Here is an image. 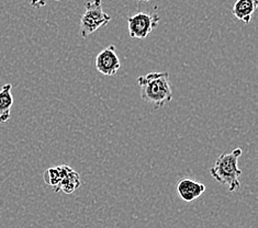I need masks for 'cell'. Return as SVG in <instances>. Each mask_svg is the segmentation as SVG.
<instances>
[{
  "instance_id": "9",
  "label": "cell",
  "mask_w": 258,
  "mask_h": 228,
  "mask_svg": "<svg viewBox=\"0 0 258 228\" xmlns=\"http://www.w3.org/2000/svg\"><path fill=\"white\" fill-rule=\"evenodd\" d=\"M82 186V180L81 176H79L78 172H76L74 169L71 168V170L67 172V175L63 178L62 182L59 183L57 189L54 191V192H59V191H63L65 194H72L75 192L77 189L81 188Z\"/></svg>"
},
{
  "instance_id": "4",
  "label": "cell",
  "mask_w": 258,
  "mask_h": 228,
  "mask_svg": "<svg viewBox=\"0 0 258 228\" xmlns=\"http://www.w3.org/2000/svg\"><path fill=\"white\" fill-rule=\"evenodd\" d=\"M159 21L157 14L138 12L127 18L128 34L132 39H145L158 27Z\"/></svg>"
},
{
  "instance_id": "7",
  "label": "cell",
  "mask_w": 258,
  "mask_h": 228,
  "mask_svg": "<svg viewBox=\"0 0 258 228\" xmlns=\"http://www.w3.org/2000/svg\"><path fill=\"white\" fill-rule=\"evenodd\" d=\"M258 0H236L232 8V14L237 20L248 24L257 9Z\"/></svg>"
},
{
  "instance_id": "8",
  "label": "cell",
  "mask_w": 258,
  "mask_h": 228,
  "mask_svg": "<svg viewBox=\"0 0 258 228\" xmlns=\"http://www.w3.org/2000/svg\"><path fill=\"white\" fill-rule=\"evenodd\" d=\"M11 89V84H6L0 89V124H5L11 118V108L14 104Z\"/></svg>"
},
{
  "instance_id": "12",
  "label": "cell",
  "mask_w": 258,
  "mask_h": 228,
  "mask_svg": "<svg viewBox=\"0 0 258 228\" xmlns=\"http://www.w3.org/2000/svg\"><path fill=\"white\" fill-rule=\"evenodd\" d=\"M138 2H145V3H147V2H150V0H138Z\"/></svg>"
},
{
  "instance_id": "11",
  "label": "cell",
  "mask_w": 258,
  "mask_h": 228,
  "mask_svg": "<svg viewBox=\"0 0 258 228\" xmlns=\"http://www.w3.org/2000/svg\"><path fill=\"white\" fill-rule=\"evenodd\" d=\"M30 3L34 8H42L46 5V0H30Z\"/></svg>"
},
{
  "instance_id": "5",
  "label": "cell",
  "mask_w": 258,
  "mask_h": 228,
  "mask_svg": "<svg viewBox=\"0 0 258 228\" xmlns=\"http://www.w3.org/2000/svg\"><path fill=\"white\" fill-rule=\"evenodd\" d=\"M96 68L103 76L112 77L114 76L121 67L120 58L116 53L114 45H109L97 55L96 57Z\"/></svg>"
},
{
  "instance_id": "13",
  "label": "cell",
  "mask_w": 258,
  "mask_h": 228,
  "mask_svg": "<svg viewBox=\"0 0 258 228\" xmlns=\"http://www.w3.org/2000/svg\"><path fill=\"white\" fill-rule=\"evenodd\" d=\"M54 2H60V0H54Z\"/></svg>"
},
{
  "instance_id": "3",
  "label": "cell",
  "mask_w": 258,
  "mask_h": 228,
  "mask_svg": "<svg viewBox=\"0 0 258 228\" xmlns=\"http://www.w3.org/2000/svg\"><path fill=\"white\" fill-rule=\"evenodd\" d=\"M111 20V17L107 15L102 9L101 0H89L86 4L84 15L81 18V36L87 39L97 30L104 27Z\"/></svg>"
},
{
  "instance_id": "10",
  "label": "cell",
  "mask_w": 258,
  "mask_h": 228,
  "mask_svg": "<svg viewBox=\"0 0 258 228\" xmlns=\"http://www.w3.org/2000/svg\"><path fill=\"white\" fill-rule=\"evenodd\" d=\"M70 170H71L70 166H57V167H51L44 172L43 179H44V181L47 186L53 187L55 191L59 186V183L62 182L63 178L67 175V172Z\"/></svg>"
},
{
  "instance_id": "6",
  "label": "cell",
  "mask_w": 258,
  "mask_h": 228,
  "mask_svg": "<svg viewBox=\"0 0 258 228\" xmlns=\"http://www.w3.org/2000/svg\"><path fill=\"white\" fill-rule=\"evenodd\" d=\"M206 186L204 183L195 181L192 179L183 178L177 182V193L185 202H194L205 193Z\"/></svg>"
},
{
  "instance_id": "2",
  "label": "cell",
  "mask_w": 258,
  "mask_h": 228,
  "mask_svg": "<svg viewBox=\"0 0 258 228\" xmlns=\"http://www.w3.org/2000/svg\"><path fill=\"white\" fill-rule=\"evenodd\" d=\"M241 156V148L222 154L217 158L213 167L210 169V174L214 180L220 184L227 186L230 192H235L241 187L239 177L242 176V170L238 168V159Z\"/></svg>"
},
{
  "instance_id": "1",
  "label": "cell",
  "mask_w": 258,
  "mask_h": 228,
  "mask_svg": "<svg viewBox=\"0 0 258 228\" xmlns=\"http://www.w3.org/2000/svg\"><path fill=\"white\" fill-rule=\"evenodd\" d=\"M141 98L155 110L165 107L173 99L168 71H153L138 78Z\"/></svg>"
}]
</instances>
